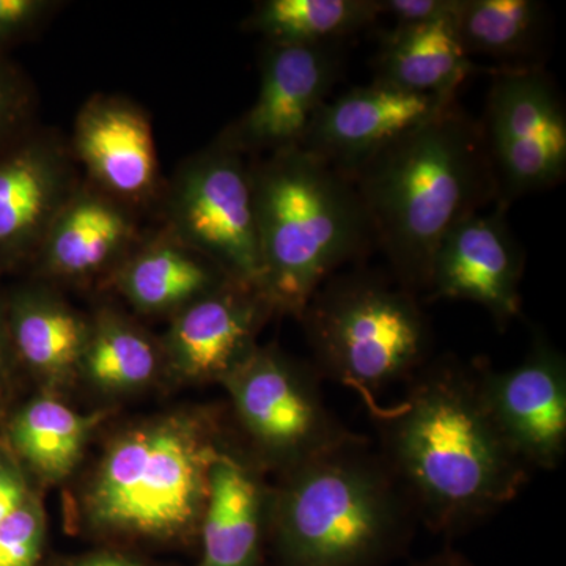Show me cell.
Returning <instances> with one entry per match:
<instances>
[{
  "label": "cell",
  "mask_w": 566,
  "mask_h": 566,
  "mask_svg": "<svg viewBox=\"0 0 566 566\" xmlns=\"http://www.w3.org/2000/svg\"><path fill=\"white\" fill-rule=\"evenodd\" d=\"M375 446L415 505L420 524L446 538L512 504L531 468L499 430L480 386L479 359L434 356L394 406H376Z\"/></svg>",
  "instance_id": "obj_1"
},
{
  "label": "cell",
  "mask_w": 566,
  "mask_h": 566,
  "mask_svg": "<svg viewBox=\"0 0 566 566\" xmlns=\"http://www.w3.org/2000/svg\"><path fill=\"white\" fill-rule=\"evenodd\" d=\"M395 281L424 293L436 251L469 216L494 203L479 123L458 102L348 175Z\"/></svg>",
  "instance_id": "obj_2"
},
{
  "label": "cell",
  "mask_w": 566,
  "mask_h": 566,
  "mask_svg": "<svg viewBox=\"0 0 566 566\" xmlns=\"http://www.w3.org/2000/svg\"><path fill=\"white\" fill-rule=\"evenodd\" d=\"M420 521L375 442L354 433L271 488L275 566H389Z\"/></svg>",
  "instance_id": "obj_3"
},
{
  "label": "cell",
  "mask_w": 566,
  "mask_h": 566,
  "mask_svg": "<svg viewBox=\"0 0 566 566\" xmlns=\"http://www.w3.org/2000/svg\"><path fill=\"white\" fill-rule=\"evenodd\" d=\"M264 293L300 319L312 294L375 251L353 182L304 148L249 159Z\"/></svg>",
  "instance_id": "obj_4"
},
{
  "label": "cell",
  "mask_w": 566,
  "mask_h": 566,
  "mask_svg": "<svg viewBox=\"0 0 566 566\" xmlns=\"http://www.w3.org/2000/svg\"><path fill=\"white\" fill-rule=\"evenodd\" d=\"M319 376L359 395L367 411L434 357V334L419 296L392 274L353 266L312 294L297 319Z\"/></svg>",
  "instance_id": "obj_5"
},
{
  "label": "cell",
  "mask_w": 566,
  "mask_h": 566,
  "mask_svg": "<svg viewBox=\"0 0 566 566\" xmlns=\"http://www.w3.org/2000/svg\"><path fill=\"white\" fill-rule=\"evenodd\" d=\"M223 442L210 419L169 416L122 434L88 490L92 524L112 534L169 539L200 528Z\"/></svg>",
  "instance_id": "obj_6"
},
{
  "label": "cell",
  "mask_w": 566,
  "mask_h": 566,
  "mask_svg": "<svg viewBox=\"0 0 566 566\" xmlns=\"http://www.w3.org/2000/svg\"><path fill=\"white\" fill-rule=\"evenodd\" d=\"M221 385L260 469L285 474L354 434L326 405L315 365L279 346H256Z\"/></svg>",
  "instance_id": "obj_7"
},
{
  "label": "cell",
  "mask_w": 566,
  "mask_h": 566,
  "mask_svg": "<svg viewBox=\"0 0 566 566\" xmlns=\"http://www.w3.org/2000/svg\"><path fill=\"white\" fill-rule=\"evenodd\" d=\"M158 226L237 281L264 292L249 158L212 140L166 180ZM268 296V294H266Z\"/></svg>",
  "instance_id": "obj_8"
},
{
  "label": "cell",
  "mask_w": 566,
  "mask_h": 566,
  "mask_svg": "<svg viewBox=\"0 0 566 566\" xmlns=\"http://www.w3.org/2000/svg\"><path fill=\"white\" fill-rule=\"evenodd\" d=\"M479 123L494 205L560 185L566 175L564 96L545 66L495 70Z\"/></svg>",
  "instance_id": "obj_9"
},
{
  "label": "cell",
  "mask_w": 566,
  "mask_h": 566,
  "mask_svg": "<svg viewBox=\"0 0 566 566\" xmlns=\"http://www.w3.org/2000/svg\"><path fill=\"white\" fill-rule=\"evenodd\" d=\"M338 76L340 59L334 44L264 43L259 95L218 139L249 159L300 148Z\"/></svg>",
  "instance_id": "obj_10"
},
{
  "label": "cell",
  "mask_w": 566,
  "mask_h": 566,
  "mask_svg": "<svg viewBox=\"0 0 566 566\" xmlns=\"http://www.w3.org/2000/svg\"><path fill=\"white\" fill-rule=\"evenodd\" d=\"M84 180L145 214L158 210L163 177L147 111L126 96L96 93L82 104L69 139Z\"/></svg>",
  "instance_id": "obj_11"
},
{
  "label": "cell",
  "mask_w": 566,
  "mask_h": 566,
  "mask_svg": "<svg viewBox=\"0 0 566 566\" xmlns=\"http://www.w3.org/2000/svg\"><path fill=\"white\" fill-rule=\"evenodd\" d=\"M479 359L480 386L499 430L532 471H556L566 453V357L534 334L524 359L494 370Z\"/></svg>",
  "instance_id": "obj_12"
},
{
  "label": "cell",
  "mask_w": 566,
  "mask_h": 566,
  "mask_svg": "<svg viewBox=\"0 0 566 566\" xmlns=\"http://www.w3.org/2000/svg\"><path fill=\"white\" fill-rule=\"evenodd\" d=\"M80 181L69 140L54 129L36 126L0 155V281L28 271Z\"/></svg>",
  "instance_id": "obj_13"
},
{
  "label": "cell",
  "mask_w": 566,
  "mask_h": 566,
  "mask_svg": "<svg viewBox=\"0 0 566 566\" xmlns=\"http://www.w3.org/2000/svg\"><path fill=\"white\" fill-rule=\"evenodd\" d=\"M523 249L506 221V208L475 212L452 230L431 262L428 301H468L485 308L499 329L523 312Z\"/></svg>",
  "instance_id": "obj_14"
},
{
  "label": "cell",
  "mask_w": 566,
  "mask_h": 566,
  "mask_svg": "<svg viewBox=\"0 0 566 566\" xmlns=\"http://www.w3.org/2000/svg\"><path fill=\"white\" fill-rule=\"evenodd\" d=\"M275 314L263 290L229 279L170 318L161 345L164 364L189 382H221L255 352L256 338Z\"/></svg>",
  "instance_id": "obj_15"
},
{
  "label": "cell",
  "mask_w": 566,
  "mask_h": 566,
  "mask_svg": "<svg viewBox=\"0 0 566 566\" xmlns=\"http://www.w3.org/2000/svg\"><path fill=\"white\" fill-rule=\"evenodd\" d=\"M142 216L81 175L44 234L28 273L46 283H111L147 230Z\"/></svg>",
  "instance_id": "obj_16"
},
{
  "label": "cell",
  "mask_w": 566,
  "mask_h": 566,
  "mask_svg": "<svg viewBox=\"0 0 566 566\" xmlns=\"http://www.w3.org/2000/svg\"><path fill=\"white\" fill-rule=\"evenodd\" d=\"M455 103L457 98L409 92L374 80L327 99L301 148L348 177L387 145L434 120Z\"/></svg>",
  "instance_id": "obj_17"
},
{
  "label": "cell",
  "mask_w": 566,
  "mask_h": 566,
  "mask_svg": "<svg viewBox=\"0 0 566 566\" xmlns=\"http://www.w3.org/2000/svg\"><path fill=\"white\" fill-rule=\"evenodd\" d=\"M249 455L223 446L210 472L199 566H263L271 488Z\"/></svg>",
  "instance_id": "obj_18"
},
{
  "label": "cell",
  "mask_w": 566,
  "mask_h": 566,
  "mask_svg": "<svg viewBox=\"0 0 566 566\" xmlns=\"http://www.w3.org/2000/svg\"><path fill=\"white\" fill-rule=\"evenodd\" d=\"M229 279L218 264L156 226L145 230L111 285L139 314L172 318Z\"/></svg>",
  "instance_id": "obj_19"
},
{
  "label": "cell",
  "mask_w": 566,
  "mask_h": 566,
  "mask_svg": "<svg viewBox=\"0 0 566 566\" xmlns=\"http://www.w3.org/2000/svg\"><path fill=\"white\" fill-rule=\"evenodd\" d=\"M11 344L21 370L48 382L80 371L91 319L77 314L51 283L29 277L3 292Z\"/></svg>",
  "instance_id": "obj_20"
},
{
  "label": "cell",
  "mask_w": 566,
  "mask_h": 566,
  "mask_svg": "<svg viewBox=\"0 0 566 566\" xmlns=\"http://www.w3.org/2000/svg\"><path fill=\"white\" fill-rule=\"evenodd\" d=\"M480 70L461 46L453 20H446L387 31L376 54L374 80L455 99L458 88Z\"/></svg>",
  "instance_id": "obj_21"
},
{
  "label": "cell",
  "mask_w": 566,
  "mask_h": 566,
  "mask_svg": "<svg viewBox=\"0 0 566 566\" xmlns=\"http://www.w3.org/2000/svg\"><path fill=\"white\" fill-rule=\"evenodd\" d=\"M547 9L538 0H460L453 25L465 54L485 55L495 70L543 66Z\"/></svg>",
  "instance_id": "obj_22"
},
{
  "label": "cell",
  "mask_w": 566,
  "mask_h": 566,
  "mask_svg": "<svg viewBox=\"0 0 566 566\" xmlns=\"http://www.w3.org/2000/svg\"><path fill=\"white\" fill-rule=\"evenodd\" d=\"M381 18L378 0H262L245 17V32L268 44H335Z\"/></svg>",
  "instance_id": "obj_23"
},
{
  "label": "cell",
  "mask_w": 566,
  "mask_h": 566,
  "mask_svg": "<svg viewBox=\"0 0 566 566\" xmlns=\"http://www.w3.org/2000/svg\"><path fill=\"white\" fill-rule=\"evenodd\" d=\"M93 419L51 398L22 405L6 424V446L36 475L57 482L80 463Z\"/></svg>",
  "instance_id": "obj_24"
},
{
  "label": "cell",
  "mask_w": 566,
  "mask_h": 566,
  "mask_svg": "<svg viewBox=\"0 0 566 566\" xmlns=\"http://www.w3.org/2000/svg\"><path fill=\"white\" fill-rule=\"evenodd\" d=\"M161 364V345L128 316L102 307L91 319L80 371L92 385L128 392L148 385Z\"/></svg>",
  "instance_id": "obj_25"
},
{
  "label": "cell",
  "mask_w": 566,
  "mask_h": 566,
  "mask_svg": "<svg viewBox=\"0 0 566 566\" xmlns=\"http://www.w3.org/2000/svg\"><path fill=\"white\" fill-rule=\"evenodd\" d=\"M39 95L24 69L0 52V155L36 128Z\"/></svg>",
  "instance_id": "obj_26"
},
{
  "label": "cell",
  "mask_w": 566,
  "mask_h": 566,
  "mask_svg": "<svg viewBox=\"0 0 566 566\" xmlns=\"http://www.w3.org/2000/svg\"><path fill=\"white\" fill-rule=\"evenodd\" d=\"M44 516L31 497L0 523V566H36L43 551Z\"/></svg>",
  "instance_id": "obj_27"
},
{
  "label": "cell",
  "mask_w": 566,
  "mask_h": 566,
  "mask_svg": "<svg viewBox=\"0 0 566 566\" xmlns=\"http://www.w3.org/2000/svg\"><path fill=\"white\" fill-rule=\"evenodd\" d=\"M63 7L61 0H0V52L31 40Z\"/></svg>",
  "instance_id": "obj_28"
},
{
  "label": "cell",
  "mask_w": 566,
  "mask_h": 566,
  "mask_svg": "<svg viewBox=\"0 0 566 566\" xmlns=\"http://www.w3.org/2000/svg\"><path fill=\"white\" fill-rule=\"evenodd\" d=\"M381 17H390L395 25L428 24L453 20L460 0H378Z\"/></svg>",
  "instance_id": "obj_29"
},
{
  "label": "cell",
  "mask_w": 566,
  "mask_h": 566,
  "mask_svg": "<svg viewBox=\"0 0 566 566\" xmlns=\"http://www.w3.org/2000/svg\"><path fill=\"white\" fill-rule=\"evenodd\" d=\"M31 497L24 469L9 447L0 442V523L13 515Z\"/></svg>",
  "instance_id": "obj_30"
},
{
  "label": "cell",
  "mask_w": 566,
  "mask_h": 566,
  "mask_svg": "<svg viewBox=\"0 0 566 566\" xmlns=\"http://www.w3.org/2000/svg\"><path fill=\"white\" fill-rule=\"evenodd\" d=\"M20 371V363L11 344L9 322H7L6 296H3V290H0V408L9 398Z\"/></svg>",
  "instance_id": "obj_31"
},
{
  "label": "cell",
  "mask_w": 566,
  "mask_h": 566,
  "mask_svg": "<svg viewBox=\"0 0 566 566\" xmlns=\"http://www.w3.org/2000/svg\"><path fill=\"white\" fill-rule=\"evenodd\" d=\"M411 566H475L474 562L469 560L460 551L446 546L444 549L433 554V556L417 560Z\"/></svg>",
  "instance_id": "obj_32"
},
{
  "label": "cell",
  "mask_w": 566,
  "mask_h": 566,
  "mask_svg": "<svg viewBox=\"0 0 566 566\" xmlns=\"http://www.w3.org/2000/svg\"><path fill=\"white\" fill-rule=\"evenodd\" d=\"M70 566H147L117 553H98L82 557Z\"/></svg>",
  "instance_id": "obj_33"
}]
</instances>
